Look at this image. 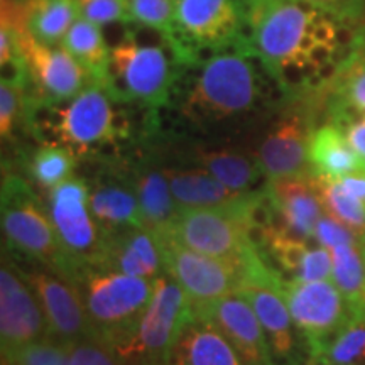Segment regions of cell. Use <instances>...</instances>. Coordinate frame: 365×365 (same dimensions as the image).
Wrapping results in <instances>:
<instances>
[{
    "label": "cell",
    "mask_w": 365,
    "mask_h": 365,
    "mask_svg": "<svg viewBox=\"0 0 365 365\" xmlns=\"http://www.w3.org/2000/svg\"><path fill=\"white\" fill-rule=\"evenodd\" d=\"M242 39L284 95L333 81L362 48L365 29L344 38L354 24L299 0H244Z\"/></svg>",
    "instance_id": "6da1fadb"
},
{
    "label": "cell",
    "mask_w": 365,
    "mask_h": 365,
    "mask_svg": "<svg viewBox=\"0 0 365 365\" xmlns=\"http://www.w3.org/2000/svg\"><path fill=\"white\" fill-rule=\"evenodd\" d=\"M185 66V54L171 36L137 24L110 48L103 86L115 102L158 108L168 102Z\"/></svg>",
    "instance_id": "7a4b0ae2"
},
{
    "label": "cell",
    "mask_w": 365,
    "mask_h": 365,
    "mask_svg": "<svg viewBox=\"0 0 365 365\" xmlns=\"http://www.w3.org/2000/svg\"><path fill=\"white\" fill-rule=\"evenodd\" d=\"M244 39L223 46L198 63V75L182 103L185 115L195 124H213L245 115L261 98V76Z\"/></svg>",
    "instance_id": "3957f363"
},
{
    "label": "cell",
    "mask_w": 365,
    "mask_h": 365,
    "mask_svg": "<svg viewBox=\"0 0 365 365\" xmlns=\"http://www.w3.org/2000/svg\"><path fill=\"white\" fill-rule=\"evenodd\" d=\"M115 102L102 83H90L70 102L49 105L27 95L26 124L43 144H59L76 158L98 153L120 134Z\"/></svg>",
    "instance_id": "277c9868"
},
{
    "label": "cell",
    "mask_w": 365,
    "mask_h": 365,
    "mask_svg": "<svg viewBox=\"0 0 365 365\" xmlns=\"http://www.w3.org/2000/svg\"><path fill=\"white\" fill-rule=\"evenodd\" d=\"M93 331L107 344H122L148 308L156 279L134 277L102 266H85L71 274Z\"/></svg>",
    "instance_id": "5b68a950"
},
{
    "label": "cell",
    "mask_w": 365,
    "mask_h": 365,
    "mask_svg": "<svg viewBox=\"0 0 365 365\" xmlns=\"http://www.w3.org/2000/svg\"><path fill=\"white\" fill-rule=\"evenodd\" d=\"M0 220L11 255L46 264L70 277V266L59 245L48 205L16 173H7L2 178Z\"/></svg>",
    "instance_id": "8992f818"
},
{
    "label": "cell",
    "mask_w": 365,
    "mask_h": 365,
    "mask_svg": "<svg viewBox=\"0 0 365 365\" xmlns=\"http://www.w3.org/2000/svg\"><path fill=\"white\" fill-rule=\"evenodd\" d=\"M159 245L166 272L188 296L191 317H202L218 299L239 293L250 281L276 272L264 257L239 264L200 254L171 239L159 240Z\"/></svg>",
    "instance_id": "52a82bcc"
},
{
    "label": "cell",
    "mask_w": 365,
    "mask_h": 365,
    "mask_svg": "<svg viewBox=\"0 0 365 365\" xmlns=\"http://www.w3.org/2000/svg\"><path fill=\"white\" fill-rule=\"evenodd\" d=\"M190 318L188 296L164 272L156 279L153 298L134 330L112 349L127 365H168L173 346Z\"/></svg>",
    "instance_id": "ba28073f"
},
{
    "label": "cell",
    "mask_w": 365,
    "mask_h": 365,
    "mask_svg": "<svg viewBox=\"0 0 365 365\" xmlns=\"http://www.w3.org/2000/svg\"><path fill=\"white\" fill-rule=\"evenodd\" d=\"M250 193L230 207L180 210L166 239L223 261L239 264L257 261L262 254L249 237L247 200Z\"/></svg>",
    "instance_id": "9c48e42d"
},
{
    "label": "cell",
    "mask_w": 365,
    "mask_h": 365,
    "mask_svg": "<svg viewBox=\"0 0 365 365\" xmlns=\"http://www.w3.org/2000/svg\"><path fill=\"white\" fill-rule=\"evenodd\" d=\"M46 205L70 266V277L76 269L98 266L103 259L108 235L91 213L88 181L81 176L68 178L48 191Z\"/></svg>",
    "instance_id": "30bf717a"
},
{
    "label": "cell",
    "mask_w": 365,
    "mask_h": 365,
    "mask_svg": "<svg viewBox=\"0 0 365 365\" xmlns=\"http://www.w3.org/2000/svg\"><path fill=\"white\" fill-rule=\"evenodd\" d=\"M244 27V0H176L173 39L188 66H193L203 51H218L242 39Z\"/></svg>",
    "instance_id": "8fae6325"
},
{
    "label": "cell",
    "mask_w": 365,
    "mask_h": 365,
    "mask_svg": "<svg viewBox=\"0 0 365 365\" xmlns=\"http://www.w3.org/2000/svg\"><path fill=\"white\" fill-rule=\"evenodd\" d=\"M282 291L291 318L309 355H318L355 314L336 284L327 281H286Z\"/></svg>",
    "instance_id": "7c38bea8"
},
{
    "label": "cell",
    "mask_w": 365,
    "mask_h": 365,
    "mask_svg": "<svg viewBox=\"0 0 365 365\" xmlns=\"http://www.w3.org/2000/svg\"><path fill=\"white\" fill-rule=\"evenodd\" d=\"M17 261H21L16 262L21 274L34 289L44 309L49 335L53 340L66 345L83 336L97 335L91 327L78 289L71 279L46 264L27 261V259H17Z\"/></svg>",
    "instance_id": "4fadbf2b"
},
{
    "label": "cell",
    "mask_w": 365,
    "mask_h": 365,
    "mask_svg": "<svg viewBox=\"0 0 365 365\" xmlns=\"http://www.w3.org/2000/svg\"><path fill=\"white\" fill-rule=\"evenodd\" d=\"M49 335L38 296L21 274L14 257L2 254L0 264V345L2 352L34 344Z\"/></svg>",
    "instance_id": "5bb4252c"
},
{
    "label": "cell",
    "mask_w": 365,
    "mask_h": 365,
    "mask_svg": "<svg viewBox=\"0 0 365 365\" xmlns=\"http://www.w3.org/2000/svg\"><path fill=\"white\" fill-rule=\"evenodd\" d=\"M239 293L252 304L261 322L274 365H304L309 359V350L291 318L281 277L269 274L244 284Z\"/></svg>",
    "instance_id": "9a60e30c"
},
{
    "label": "cell",
    "mask_w": 365,
    "mask_h": 365,
    "mask_svg": "<svg viewBox=\"0 0 365 365\" xmlns=\"http://www.w3.org/2000/svg\"><path fill=\"white\" fill-rule=\"evenodd\" d=\"M21 43L29 70V83L34 85V95L29 98L49 105L65 103L93 83L88 71L65 46L41 44L22 29Z\"/></svg>",
    "instance_id": "2e32d148"
},
{
    "label": "cell",
    "mask_w": 365,
    "mask_h": 365,
    "mask_svg": "<svg viewBox=\"0 0 365 365\" xmlns=\"http://www.w3.org/2000/svg\"><path fill=\"white\" fill-rule=\"evenodd\" d=\"M313 130L299 113L282 117L271 127L255 154L267 181L313 175L308 156Z\"/></svg>",
    "instance_id": "e0dca14e"
},
{
    "label": "cell",
    "mask_w": 365,
    "mask_h": 365,
    "mask_svg": "<svg viewBox=\"0 0 365 365\" xmlns=\"http://www.w3.org/2000/svg\"><path fill=\"white\" fill-rule=\"evenodd\" d=\"M196 318L212 319L234 345L244 365H274L266 333L245 296L228 294Z\"/></svg>",
    "instance_id": "ac0fdd59"
},
{
    "label": "cell",
    "mask_w": 365,
    "mask_h": 365,
    "mask_svg": "<svg viewBox=\"0 0 365 365\" xmlns=\"http://www.w3.org/2000/svg\"><path fill=\"white\" fill-rule=\"evenodd\" d=\"M266 190L276 213V227L299 240H314V225L323 213L314 175L267 181Z\"/></svg>",
    "instance_id": "d6986e66"
},
{
    "label": "cell",
    "mask_w": 365,
    "mask_h": 365,
    "mask_svg": "<svg viewBox=\"0 0 365 365\" xmlns=\"http://www.w3.org/2000/svg\"><path fill=\"white\" fill-rule=\"evenodd\" d=\"M90 207L107 235L144 227L140 205L130 176L102 173L90 182Z\"/></svg>",
    "instance_id": "ffe728a7"
},
{
    "label": "cell",
    "mask_w": 365,
    "mask_h": 365,
    "mask_svg": "<svg viewBox=\"0 0 365 365\" xmlns=\"http://www.w3.org/2000/svg\"><path fill=\"white\" fill-rule=\"evenodd\" d=\"M98 266L145 279H158L166 272L159 240L145 227L127 228L108 235Z\"/></svg>",
    "instance_id": "44dd1931"
},
{
    "label": "cell",
    "mask_w": 365,
    "mask_h": 365,
    "mask_svg": "<svg viewBox=\"0 0 365 365\" xmlns=\"http://www.w3.org/2000/svg\"><path fill=\"white\" fill-rule=\"evenodd\" d=\"M168 365H244L212 319L191 317L176 340Z\"/></svg>",
    "instance_id": "7402d4cb"
},
{
    "label": "cell",
    "mask_w": 365,
    "mask_h": 365,
    "mask_svg": "<svg viewBox=\"0 0 365 365\" xmlns=\"http://www.w3.org/2000/svg\"><path fill=\"white\" fill-rule=\"evenodd\" d=\"M130 180L139 198L144 227L153 232L158 240L166 239L180 213L173 198L166 168H159L153 163H140L130 173Z\"/></svg>",
    "instance_id": "603a6c76"
},
{
    "label": "cell",
    "mask_w": 365,
    "mask_h": 365,
    "mask_svg": "<svg viewBox=\"0 0 365 365\" xmlns=\"http://www.w3.org/2000/svg\"><path fill=\"white\" fill-rule=\"evenodd\" d=\"M173 198L180 210L230 207L247 193L227 188L202 168H166Z\"/></svg>",
    "instance_id": "cb8c5ba5"
},
{
    "label": "cell",
    "mask_w": 365,
    "mask_h": 365,
    "mask_svg": "<svg viewBox=\"0 0 365 365\" xmlns=\"http://www.w3.org/2000/svg\"><path fill=\"white\" fill-rule=\"evenodd\" d=\"M80 17L75 0H26L17 7L21 29L46 46H59Z\"/></svg>",
    "instance_id": "d4e9b609"
},
{
    "label": "cell",
    "mask_w": 365,
    "mask_h": 365,
    "mask_svg": "<svg viewBox=\"0 0 365 365\" xmlns=\"http://www.w3.org/2000/svg\"><path fill=\"white\" fill-rule=\"evenodd\" d=\"M198 168H202L227 188L250 193L264 176L255 154L244 153L234 148H198L193 153Z\"/></svg>",
    "instance_id": "484cf974"
},
{
    "label": "cell",
    "mask_w": 365,
    "mask_h": 365,
    "mask_svg": "<svg viewBox=\"0 0 365 365\" xmlns=\"http://www.w3.org/2000/svg\"><path fill=\"white\" fill-rule=\"evenodd\" d=\"M309 164L314 176L341 178L365 168V161L336 124H325L312 132L309 137Z\"/></svg>",
    "instance_id": "4316f807"
},
{
    "label": "cell",
    "mask_w": 365,
    "mask_h": 365,
    "mask_svg": "<svg viewBox=\"0 0 365 365\" xmlns=\"http://www.w3.org/2000/svg\"><path fill=\"white\" fill-rule=\"evenodd\" d=\"M61 46H65L73 58L78 59L93 83L103 85L110 59V48L107 46L100 26L80 16L73 22Z\"/></svg>",
    "instance_id": "83f0119b"
},
{
    "label": "cell",
    "mask_w": 365,
    "mask_h": 365,
    "mask_svg": "<svg viewBox=\"0 0 365 365\" xmlns=\"http://www.w3.org/2000/svg\"><path fill=\"white\" fill-rule=\"evenodd\" d=\"M331 279L355 313L365 312V244L339 245L331 249Z\"/></svg>",
    "instance_id": "f1b7e54d"
},
{
    "label": "cell",
    "mask_w": 365,
    "mask_h": 365,
    "mask_svg": "<svg viewBox=\"0 0 365 365\" xmlns=\"http://www.w3.org/2000/svg\"><path fill=\"white\" fill-rule=\"evenodd\" d=\"M331 120L333 118L365 113V53L362 48L354 54L333 78Z\"/></svg>",
    "instance_id": "f546056e"
},
{
    "label": "cell",
    "mask_w": 365,
    "mask_h": 365,
    "mask_svg": "<svg viewBox=\"0 0 365 365\" xmlns=\"http://www.w3.org/2000/svg\"><path fill=\"white\" fill-rule=\"evenodd\" d=\"M319 198H322L323 212L344 223L354 232L360 240H365V205L350 193L336 178L314 176Z\"/></svg>",
    "instance_id": "4dcf8cb0"
},
{
    "label": "cell",
    "mask_w": 365,
    "mask_h": 365,
    "mask_svg": "<svg viewBox=\"0 0 365 365\" xmlns=\"http://www.w3.org/2000/svg\"><path fill=\"white\" fill-rule=\"evenodd\" d=\"M75 168L76 156L70 149L59 144H43L34 150L27 171L41 190L51 191L71 178Z\"/></svg>",
    "instance_id": "1f68e13d"
},
{
    "label": "cell",
    "mask_w": 365,
    "mask_h": 365,
    "mask_svg": "<svg viewBox=\"0 0 365 365\" xmlns=\"http://www.w3.org/2000/svg\"><path fill=\"white\" fill-rule=\"evenodd\" d=\"M318 355L339 365H365V312L355 313Z\"/></svg>",
    "instance_id": "d6a6232c"
},
{
    "label": "cell",
    "mask_w": 365,
    "mask_h": 365,
    "mask_svg": "<svg viewBox=\"0 0 365 365\" xmlns=\"http://www.w3.org/2000/svg\"><path fill=\"white\" fill-rule=\"evenodd\" d=\"M2 365H71L66 345L46 339L2 352Z\"/></svg>",
    "instance_id": "836d02e7"
},
{
    "label": "cell",
    "mask_w": 365,
    "mask_h": 365,
    "mask_svg": "<svg viewBox=\"0 0 365 365\" xmlns=\"http://www.w3.org/2000/svg\"><path fill=\"white\" fill-rule=\"evenodd\" d=\"M129 4V21L134 24L175 34L176 0H127Z\"/></svg>",
    "instance_id": "e575fe53"
},
{
    "label": "cell",
    "mask_w": 365,
    "mask_h": 365,
    "mask_svg": "<svg viewBox=\"0 0 365 365\" xmlns=\"http://www.w3.org/2000/svg\"><path fill=\"white\" fill-rule=\"evenodd\" d=\"M27 86L0 81V135L11 139L21 120L27 115Z\"/></svg>",
    "instance_id": "d590c367"
},
{
    "label": "cell",
    "mask_w": 365,
    "mask_h": 365,
    "mask_svg": "<svg viewBox=\"0 0 365 365\" xmlns=\"http://www.w3.org/2000/svg\"><path fill=\"white\" fill-rule=\"evenodd\" d=\"M71 365H127L118 354L98 335H88L83 339L66 344Z\"/></svg>",
    "instance_id": "8d00e7d4"
},
{
    "label": "cell",
    "mask_w": 365,
    "mask_h": 365,
    "mask_svg": "<svg viewBox=\"0 0 365 365\" xmlns=\"http://www.w3.org/2000/svg\"><path fill=\"white\" fill-rule=\"evenodd\" d=\"M75 2L80 9V16L97 26L129 21L127 0H75Z\"/></svg>",
    "instance_id": "74e56055"
},
{
    "label": "cell",
    "mask_w": 365,
    "mask_h": 365,
    "mask_svg": "<svg viewBox=\"0 0 365 365\" xmlns=\"http://www.w3.org/2000/svg\"><path fill=\"white\" fill-rule=\"evenodd\" d=\"M313 239L318 245L327 249H335L339 245L345 244H354V242L360 240L357 235L354 234L350 228H346L344 223L328 215V213L323 212L322 217L318 218L317 225H314L313 230Z\"/></svg>",
    "instance_id": "f35d334b"
},
{
    "label": "cell",
    "mask_w": 365,
    "mask_h": 365,
    "mask_svg": "<svg viewBox=\"0 0 365 365\" xmlns=\"http://www.w3.org/2000/svg\"><path fill=\"white\" fill-rule=\"evenodd\" d=\"M333 262H331V250L327 247H314L308 249L304 255L303 264L296 276L294 281L312 282V281H327L331 277Z\"/></svg>",
    "instance_id": "ab89813d"
},
{
    "label": "cell",
    "mask_w": 365,
    "mask_h": 365,
    "mask_svg": "<svg viewBox=\"0 0 365 365\" xmlns=\"http://www.w3.org/2000/svg\"><path fill=\"white\" fill-rule=\"evenodd\" d=\"M330 14L341 22H360L365 16V0H299Z\"/></svg>",
    "instance_id": "60d3db41"
},
{
    "label": "cell",
    "mask_w": 365,
    "mask_h": 365,
    "mask_svg": "<svg viewBox=\"0 0 365 365\" xmlns=\"http://www.w3.org/2000/svg\"><path fill=\"white\" fill-rule=\"evenodd\" d=\"M331 122L344 130L346 140L352 145L355 153L365 161V113L333 118Z\"/></svg>",
    "instance_id": "b9f144b4"
},
{
    "label": "cell",
    "mask_w": 365,
    "mask_h": 365,
    "mask_svg": "<svg viewBox=\"0 0 365 365\" xmlns=\"http://www.w3.org/2000/svg\"><path fill=\"white\" fill-rule=\"evenodd\" d=\"M340 181V185L344 186L346 193H350L355 198L360 200L365 205V168L359 171L349 173V175L336 178Z\"/></svg>",
    "instance_id": "7bdbcfd3"
},
{
    "label": "cell",
    "mask_w": 365,
    "mask_h": 365,
    "mask_svg": "<svg viewBox=\"0 0 365 365\" xmlns=\"http://www.w3.org/2000/svg\"><path fill=\"white\" fill-rule=\"evenodd\" d=\"M304 365H339V364L330 362V360H327L323 355H309V359L304 362Z\"/></svg>",
    "instance_id": "ee69618b"
},
{
    "label": "cell",
    "mask_w": 365,
    "mask_h": 365,
    "mask_svg": "<svg viewBox=\"0 0 365 365\" xmlns=\"http://www.w3.org/2000/svg\"><path fill=\"white\" fill-rule=\"evenodd\" d=\"M12 2H14V0H2V7H6V6H11Z\"/></svg>",
    "instance_id": "f6af8a7d"
},
{
    "label": "cell",
    "mask_w": 365,
    "mask_h": 365,
    "mask_svg": "<svg viewBox=\"0 0 365 365\" xmlns=\"http://www.w3.org/2000/svg\"><path fill=\"white\" fill-rule=\"evenodd\" d=\"M364 244H365V240H364Z\"/></svg>",
    "instance_id": "bcb514c9"
}]
</instances>
